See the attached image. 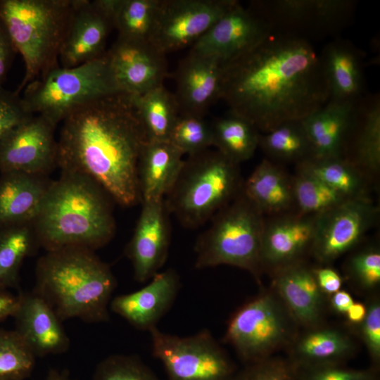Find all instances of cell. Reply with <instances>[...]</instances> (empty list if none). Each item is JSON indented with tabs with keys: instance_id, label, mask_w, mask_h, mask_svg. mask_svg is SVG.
<instances>
[{
	"instance_id": "cell-1",
	"label": "cell",
	"mask_w": 380,
	"mask_h": 380,
	"mask_svg": "<svg viewBox=\"0 0 380 380\" xmlns=\"http://www.w3.org/2000/svg\"><path fill=\"white\" fill-rule=\"evenodd\" d=\"M220 99L266 133L319 109L329 91L319 53L310 41L272 32L222 63Z\"/></svg>"
},
{
	"instance_id": "cell-2",
	"label": "cell",
	"mask_w": 380,
	"mask_h": 380,
	"mask_svg": "<svg viewBox=\"0 0 380 380\" xmlns=\"http://www.w3.org/2000/svg\"><path fill=\"white\" fill-rule=\"evenodd\" d=\"M62 122L57 167L90 179L122 206L141 202L137 167L148 139L133 96L101 97Z\"/></svg>"
},
{
	"instance_id": "cell-3",
	"label": "cell",
	"mask_w": 380,
	"mask_h": 380,
	"mask_svg": "<svg viewBox=\"0 0 380 380\" xmlns=\"http://www.w3.org/2000/svg\"><path fill=\"white\" fill-rule=\"evenodd\" d=\"M108 198L90 179L61 171L32 223L40 246L46 251L70 247L94 251L106 245L115 231Z\"/></svg>"
},
{
	"instance_id": "cell-4",
	"label": "cell",
	"mask_w": 380,
	"mask_h": 380,
	"mask_svg": "<svg viewBox=\"0 0 380 380\" xmlns=\"http://www.w3.org/2000/svg\"><path fill=\"white\" fill-rule=\"evenodd\" d=\"M35 277L34 291L61 321L109 319L108 307L117 281L110 267L94 251L70 247L46 251L37 262Z\"/></svg>"
},
{
	"instance_id": "cell-5",
	"label": "cell",
	"mask_w": 380,
	"mask_h": 380,
	"mask_svg": "<svg viewBox=\"0 0 380 380\" xmlns=\"http://www.w3.org/2000/svg\"><path fill=\"white\" fill-rule=\"evenodd\" d=\"M77 0H0L3 22L25 63L15 91L59 66L58 58Z\"/></svg>"
},
{
	"instance_id": "cell-6",
	"label": "cell",
	"mask_w": 380,
	"mask_h": 380,
	"mask_svg": "<svg viewBox=\"0 0 380 380\" xmlns=\"http://www.w3.org/2000/svg\"><path fill=\"white\" fill-rule=\"evenodd\" d=\"M240 164L219 151L207 149L189 156L164 197L170 214L188 229H195L230 203L242 190Z\"/></svg>"
},
{
	"instance_id": "cell-7",
	"label": "cell",
	"mask_w": 380,
	"mask_h": 380,
	"mask_svg": "<svg viewBox=\"0 0 380 380\" xmlns=\"http://www.w3.org/2000/svg\"><path fill=\"white\" fill-rule=\"evenodd\" d=\"M264 215L243 191L220 209L198 237L195 267L227 265L245 270L256 279L262 272L260 261Z\"/></svg>"
},
{
	"instance_id": "cell-8",
	"label": "cell",
	"mask_w": 380,
	"mask_h": 380,
	"mask_svg": "<svg viewBox=\"0 0 380 380\" xmlns=\"http://www.w3.org/2000/svg\"><path fill=\"white\" fill-rule=\"evenodd\" d=\"M120 92L113 79L106 54L72 68H54L25 87L23 96L29 111L54 125L77 108Z\"/></svg>"
},
{
	"instance_id": "cell-9",
	"label": "cell",
	"mask_w": 380,
	"mask_h": 380,
	"mask_svg": "<svg viewBox=\"0 0 380 380\" xmlns=\"http://www.w3.org/2000/svg\"><path fill=\"white\" fill-rule=\"evenodd\" d=\"M289 312L272 292H265L238 308L229 318L224 341L246 364L271 357L289 346L297 334Z\"/></svg>"
},
{
	"instance_id": "cell-10",
	"label": "cell",
	"mask_w": 380,
	"mask_h": 380,
	"mask_svg": "<svg viewBox=\"0 0 380 380\" xmlns=\"http://www.w3.org/2000/svg\"><path fill=\"white\" fill-rule=\"evenodd\" d=\"M153 356L163 365L167 380H229L236 371L225 350L204 329L186 336L149 331Z\"/></svg>"
},
{
	"instance_id": "cell-11",
	"label": "cell",
	"mask_w": 380,
	"mask_h": 380,
	"mask_svg": "<svg viewBox=\"0 0 380 380\" xmlns=\"http://www.w3.org/2000/svg\"><path fill=\"white\" fill-rule=\"evenodd\" d=\"M251 6L269 25L272 32L322 37L341 28L355 8L348 0L253 1Z\"/></svg>"
},
{
	"instance_id": "cell-12",
	"label": "cell",
	"mask_w": 380,
	"mask_h": 380,
	"mask_svg": "<svg viewBox=\"0 0 380 380\" xmlns=\"http://www.w3.org/2000/svg\"><path fill=\"white\" fill-rule=\"evenodd\" d=\"M237 2L162 0L150 42L165 55L193 45Z\"/></svg>"
},
{
	"instance_id": "cell-13",
	"label": "cell",
	"mask_w": 380,
	"mask_h": 380,
	"mask_svg": "<svg viewBox=\"0 0 380 380\" xmlns=\"http://www.w3.org/2000/svg\"><path fill=\"white\" fill-rule=\"evenodd\" d=\"M379 210L372 198L347 200L318 215L311 254L329 264L355 248L376 223Z\"/></svg>"
},
{
	"instance_id": "cell-14",
	"label": "cell",
	"mask_w": 380,
	"mask_h": 380,
	"mask_svg": "<svg viewBox=\"0 0 380 380\" xmlns=\"http://www.w3.org/2000/svg\"><path fill=\"white\" fill-rule=\"evenodd\" d=\"M56 125L34 115L0 140V172L48 176L57 167Z\"/></svg>"
},
{
	"instance_id": "cell-15",
	"label": "cell",
	"mask_w": 380,
	"mask_h": 380,
	"mask_svg": "<svg viewBox=\"0 0 380 380\" xmlns=\"http://www.w3.org/2000/svg\"><path fill=\"white\" fill-rule=\"evenodd\" d=\"M117 2L77 0L59 54L61 67H76L106 54Z\"/></svg>"
},
{
	"instance_id": "cell-16",
	"label": "cell",
	"mask_w": 380,
	"mask_h": 380,
	"mask_svg": "<svg viewBox=\"0 0 380 380\" xmlns=\"http://www.w3.org/2000/svg\"><path fill=\"white\" fill-rule=\"evenodd\" d=\"M317 217L296 210L265 217L260 251L262 271L272 274L305 261L306 255L312 252Z\"/></svg>"
},
{
	"instance_id": "cell-17",
	"label": "cell",
	"mask_w": 380,
	"mask_h": 380,
	"mask_svg": "<svg viewBox=\"0 0 380 380\" xmlns=\"http://www.w3.org/2000/svg\"><path fill=\"white\" fill-rule=\"evenodd\" d=\"M165 56L149 41L120 37L106 51L118 89L131 95H141L163 84L168 75Z\"/></svg>"
},
{
	"instance_id": "cell-18",
	"label": "cell",
	"mask_w": 380,
	"mask_h": 380,
	"mask_svg": "<svg viewBox=\"0 0 380 380\" xmlns=\"http://www.w3.org/2000/svg\"><path fill=\"white\" fill-rule=\"evenodd\" d=\"M272 31L251 7L239 1L192 46L191 51L224 63L257 46Z\"/></svg>"
},
{
	"instance_id": "cell-19",
	"label": "cell",
	"mask_w": 380,
	"mask_h": 380,
	"mask_svg": "<svg viewBox=\"0 0 380 380\" xmlns=\"http://www.w3.org/2000/svg\"><path fill=\"white\" fill-rule=\"evenodd\" d=\"M132 237L126 248L134 279L144 283L160 272L170 241V213L164 198L142 202Z\"/></svg>"
},
{
	"instance_id": "cell-20",
	"label": "cell",
	"mask_w": 380,
	"mask_h": 380,
	"mask_svg": "<svg viewBox=\"0 0 380 380\" xmlns=\"http://www.w3.org/2000/svg\"><path fill=\"white\" fill-rule=\"evenodd\" d=\"M222 64L217 58L191 50L179 61L174 93L179 114L203 118L220 99Z\"/></svg>"
},
{
	"instance_id": "cell-21",
	"label": "cell",
	"mask_w": 380,
	"mask_h": 380,
	"mask_svg": "<svg viewBox=\"0 0 380 380\" xmlns=\"http://www.w3.org/2000/svg\"><path fill=\"white\" fill-rule=\"evenodd\" d=\"M14 329L35 357L61 354L70 346L61 320L51 305L35 291L20 293L13 316Z\"/></svg>"
},
{
	"instance_id": "cell-22",
	"label": "cell",
	"mask_w": 380,
	"mask_h": 380,
	"mask_svg": "<svg viewBox=\"0 0 380 380\" xmlns=\"http://www.w3.org/2000/svg\"><path fill=\"white\" fill-rule=\"evenodd\" d=\"M180 288L177 272L168 269L156 274L148 284L110 300V310L137 329L149 331L172 305Z\"/></svg>"
},
{
	"instance_id": "cell-23",
	"label": "cell",
	"mask_w": 380,
	"mask_h": 380,
	"mask_svg": "<svg viewBox=\"0 0 380 380\" xmlns=\"http://www.w3.org/2000/svg\"><path fill=\"white\" fill-rule=\"evenodd\" d=\"M272 291L298 326H318L324 308V293L317 282L313 267L305 261L272 274Z\"/></svg>"
},
{
	"instance_id": "cell-24",
	"label": "cell",
	"mask_w": 380,
	"mask_h": 380,
	"mask_svg": "<svg viewBox=\"0 0 380 380\" xmlns=\"http://www.w3.org/2000/svg\"><path fill=\"white\" fill-rule=\"evenodd\" d=\"M343 158L375 184L380 171V99L366 94L354 106Z\"/></svg>"
},
{
	"instance_id": "cell-25",
	"label": "cell",
	"mask_w": 380,
	"mask_h": 380,
	"mask_svg": "<svg viewBox=\"0 0 380 380\" xmlns=\"http://www.w3.org/2000/svg\"><path fill=\"white\" fill-rule=\"evenodd\" d=\"M327 78L329 101L356 103L364 93L363 53L348 40L336 39L319 53Z\"/></svg>"
},
{
	"instance_id": "cell-26",
	"label": "cell",
	"mask_w": 380,
	"mask_h": 380,
	"mask_svg": "<svg viewBox=\"0 0 380 380\" xmlns=\"http://www.w3.org/2000/svg\"><path fill=\"white\" fill-rule=\"evenodd\" d=\"M52 180L9 172L0 176V227L33 223Z\"/></svg>"
},
{
	"instance_id": "cell-27",
	"label": "cell",
	"mask_w": 380,
	"mask_h": 380,
	"mask_svg": "<svg viewBox=\"0 0 380 380\" xmlns=\"http://www.w3.org/2000/svg\"><path fill=\"white\" fill-rule=\"evenodd\" d=\"M243 191L264 217L296 210L293 175L267 158L243 181Z\"/></svg>"
},
{
	"instance_id": "cell-28",
	"label": "cell",
	"mask_w": 380,
	"mask_h": 380,
	"mask_svg": "<svg viewBox=\"0 0 380 380\" xmlns=\"http://www.w3.org/2000/svg\"><path fill=\"white\" fill-rule=\"evenodd\" d=\"M183 156L169 141L145 144L137 167L141 203L164 198L179 174Z\"/></svg>"
},
{
	"instance_id": "cell-29",
	"label": "cell",
	"mask_w": 380,
	"mask_h": 380,
	"mask_svg": "<svg viewBox=\"0 0 380 380\" xmlns=\"http://www.w3.org/2000/svg\"><path fill=\"white\" fill-rule=\"evenodd\" d=\"M355 104L328 101L302 120L314 157L343 158Z\"/></svg>"
},
{
	"instance_id": "cell-30",
	"label": "cell",
	"mask_w": 380,
	"mask_h": 380,
	"mask_svg": "<svg viewBox=\"0 0 380 380\" xmlns=\"http://www.w3.org/2000/svg\"><path fill=\"white\" fill-rule=\"evenodd\" d=\"M289 346V358L302 370L339 365L355 348L350 337L342 331L317 326L296 335Z\"/></svg>"
},
{
	"instance_id": "cell-31",
	"label": "cell",
	"mask_w": 380,
	"mask_h": 380,
	"mask_svg": "<svg viewBox=\"0 0 380 380\" xmlns=\"http://www.w3.org/2000/svg\"><path fill=\"white\" fill-rule=\"evenodd\" d=\"M296 169L313 175L348 199L371 198L376 184L343 158L312 157L296 165Z\"/></svg>"
},
{
	"instance_id": "cell-32",
	"label": "cell",
	"mask_w": 380,
	"mask_h": 380,
	"mask_svg": "<svg viewBox=\"0 0 380 380\" xmlns=\"http://www.w3.org/2000/svg\"><path fill=\"white\" fill-rule=\"evenodd\" d=\"M211 127L213 146L223 156L238 164L253 157L260 132L248 120L229 110L211 122Z\"/></svg>"
},
{
	"instance_id": "cell-33",
	"label": "cell",
	"mask_w": 380,
	"mask_h": 380,
	"mask_svg": "<svg viewBox=\"0 0 380 380\" xmlns=\"http://www.w3.org/2000/svg\"><path fill=\"white\" fill-rule=\"evenodd\" d=\"M39 246L32 223L0 227V290L18 286L23 261Z\"/></svg>"
},
{
	"instance_id": "cell-34",
	"label": "cell",
	"mask_w": 380,
	"mask_h": 380,
	"mask_svg": "<svg viewBox=\"0 0 380 380\" xmlns=\"http://www.w3.org/2000/svg\"><path fill=\"white\" fill-rule=\"evenodd\" d=\"M258 147L270 160L296 165L314 157L302 120L284 122L271 131L260 133Z\"/></svg>"
},
{
	"instance_id": "cell-35",
	"label": "cell",
	"mask_w": 380,
	"mask_h": 380,
	"mask_svg": "<svg viewBox=\"0 0 380 380\" xmlns=\"http://www.w3.org/2000/svg\"><path fill=\"white\" fill-rule=\"evenodd\" d=\"M148 141H168L179 115L174 95L163 84L141 95H132Z\"/></svg>"
},
{
	"instance_id": "cell-36",
	"label": "cell",
	"mask_w": 380,
	"mask_h": 380,
	"mask_svg": "<svg viewBox=\"0 0 380 380\" xmlns=\"http://www.w3.org/2000/svg\"><path fill=\"white\" fill-rule=\"evenodd\" d=\"M162 0H118L114 28L118 37L149 41L157 23Z\"/></svg>"
},
{
	"instance_id": "cell-37",
	"label": "cell",
	"mask_w": 380,
	"mask_h": 380,
	"mask_svg": "<svg viewBox=\"0 0 380 380\" xmlns=\"http://www.w3.org/2000/svg\"><path fill=\"white\" fill-rule=\"evenodd\" d=\"M296 210L318 215L350 200L313 175L296 169L293 175Z\"/></svg>"
},
{
	"instance_id": "cell-38",
	"label": "cell",
	"mask_w": 380,
	"mask_h": 380,
	"mask_svg": "<svg viewBox=\"0 0 380 380\" xmlns=\"http://www.w3.org/2000/svg\"><path fill=\"white\" fill-rule=\"evenodd\" d=\"M35 355L15 330L0 329V380H25Z\"/></svg>"
},
{
	"instance_id": "cell-39",
	"label": "cell",
	"mask_w": 380,
	"mask_h": 380,
	"mask_svg": "<svg viewBox=\"0 0 380 380\" xmlns=\"http://www.w3.org/2000/svg\"><path fill=\"white\" fill-rule=\"evenodd\" d=\"M168 141L183 155L192 156L213 146L211 123L203 117L179 114Z\"/></svg>"
},
{
	"instance_id": "cell-40",
	"label": "cell",
	"mask_w": 380,
	"mask_h": 380,
	"mask_svg": "<svg viewBox=\"0 0 380 380\" xmlns=\"http://www.w3.org/2000/svg\"><path fill=\"white\" fill-rule=\"evenodd\" d=\"M92 380H161L139 357L117 354L102 360Z\"/></svg>"
},
{
	"instance_id": "cell-41",
	"label": "cell",
	"mask_w": 380,
	"mask_h": 380,
	"mask_svg": "<svg viewBox=\"0 0 380 380\" xmlns=\"http://www.w3.org/2000/svg\"><path fill=\"white\" fill-rule=\"evenodd\" d=\"M229 380H302V372L289 357L271 356L246 364Z\"/></svg>"
},
{
	"instance_id": "cell-42",
	"label": "cell",
	"mask_w": 380,
	"mask_h": 380,
	"mask_svg": "<svg viewBox=\"0 0 380 380\" xmlns=\"http://www.w3.org/2000/svg\"><path fill=\"white\" fill-rule=\"evenodd\" d=\"M346 269L350 277L360 287L372 290L380 284V249L370 245L355 252L348 259Z\"/></svg>"
},
{
	"instance_id": "cell-43",
	"label": "cell",
	"mask_w": 380,
	"mask_h": 380,
	"mask_svg": "<svg viewBox=\"0 0 380 380\" xmlns=\"http://www.w3.org/2000/svg\"><path fill=\"white\" fill-rule=\"evenodd\" d=\"M33 115L19 94L0 87V140Z\"/></svg>"
},
{
	"instance_id": "cell-44",
	"label": "cell",
	"mask_w": 380,
	"mask_h": 380,
	"mask_svg": "<svg viewBox=\"0 0 380 380\" xmlns=\"http://www.w3.org/2000/svg\"><path fill=\"white\" fill-rule=\"evenodd\" d=\"M360 325L362 338L372 359L377 363L380 359V303L376 298L369 303Z\"/></svg>"
},
{
	"instance_id": "cell-45",
	"label": "cell",
	"mask_w": 380,
	"mask_h": 380,
	"mask_svg": "<svg viewBox=\"0 0 380 380\" xmlns=\"http://www.w3.org/2000/svg\"><path fill=\"white\" fill-rule=\"evenodd\" d=\"M301 370L302 380H376L372 370L343 368L328 365Z\"/></svg>"
},
{
	"instance_id": "cell-46",
	"label": "cell",
	"mask_w": 380,
	"mask_h": 380,
	"mask_svg": "<svg viewBox=\"0 0 380 380\" xmlns=\"http://www.w3.org/2000/svg\"><path fill=\"white\" fill-rule=\"evenodd\" d=\"M17 52L6 27L0 20V87H3Z\"/></svg>"
},
{
	"instance_id": "cell-47",
	"label": "cell",
	"mask_w": 380,
	"mask_h": 380,
	"mask_svg": "<svg viewBox=\"0 0 380 380\" xmlns=\"http://www.w3.org/2000/svg\"><path fill=\"white\" fill-rule=\"evenodd\" d=\"M318 286L324 294L331 296L341 290L343 279L339 273L327 266L313 267Z\"/></svg>"
},
{
	"instance_id": "cell-48",
	"label": "cell",
	"mask_w": 380,
	"mask_h": 380,
	"mask_svg": "<svg viewBox=\"0 0 380 380\" xmlns=\"http://www.w3.org/2000/svg\"><path fill=\"white\" fill-rule=\"evenodd\" d=\"M19 299L20 294L15 295L8 290H0V323L13 316Z\"/></svg>"
},
{
	"instance_id": "cell-49",
	"label": "cell",
	"mask_w": 380,
	"mask_h": 380,
	"mask_svg": "<svg viewBox=\"0 0 380 380\" xmlns=\"http://www.w3.org/2000/svg\"><path fill=\"white\" fill-rule=\"evenodd\" d=\"M353 303L350 294L344 290H339L331 295V305L337 313L346 315Z\"/></svg>"
},
{
	"instance_id": "cell-50",
	"label": "cell",
	"mask_w": 380,
	"mask_h": 380,
	"mask_svg": "<svg viewBox=\"0 0 380 380\" xmlns=\"http://www.w3.org/2000/svg\"><path fill=\"white\" fill-rule=\"evenodd\" d=\"M367 306L362 303L354 302L347 310L348 320L354 324H360L365 317Z\"/></svg>"
},
{
	"instance_id": "cell-51",
	"label": "cell",
	"mask_w": 380,
	"mask_h": 380,
	"mask_svg": "<svg viewBox=\"0 0 380 380\" xmlns=\"http://www.w3.org/2000/svg\"><path fill=\"white\" fill-rule=\"evenodd\" d=\"M44 380H72L65 372L56 369L49 371Z\"/></svg>"
}]
</instances>
